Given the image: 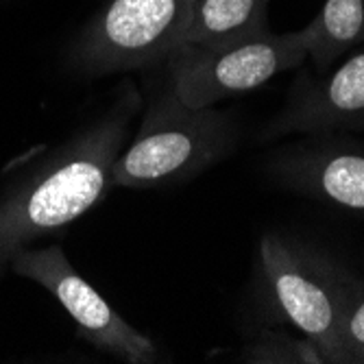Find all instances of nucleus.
<instances>
[{
    "mask_svg": "<svg viewBox=\"0 0 364 364\" xmlns=\"http://www.w3.org/2000/svg\"><path fill=\"white\" fill-rule=\"evenodd\" d=\"M9 264L18 275L42 284L77 321L81 334L94 347L127 362L155 360V345L112 310L103 296L75 271L59 247L36 251L18 249L9 257Z\"/></svg>",
    "mask_w": 364,
    "mask_h": 364,
    "instance_id": "6",
    "label": "nucleus"
},
{
    "mask_svg": "<svg viewBox=\"0 0 364 364\" xmlns=\"http://www.w3.org/2000/svg\"><path fill=\"white\" fill-rule=\"evenodd\" d=\"M136 109L138 96L124 94L107 118L0 201V262L26 242L77 220L112 188V166Z\"/></svg>",
    "mask_w": 364,
    "mask_h": 364,
    "instance_id": "1",
    "label": "nucleus"
},
{
    "mask_svg": "<svg viewBox=\"0 0 364 364\" xmlns=\"http://www.w3.org/2000/svg\"><path fill=\"white\" fill-rule=\"evenodd\" d=\"M308 31V57L318 70H327L341 55L364 44V0H325Z\"/></svg>",
    "mask_w": 364,
    "mask_h": 364,
    "instance_id": "10",
    "label": "nucleus"
},
{
    "mask_svg": "<svg viewBox=\"0 0 364 364\" xmlns=\"http://www.w3.org/2000/svg\"><path fill=\"white\" fill-rule=\"evenodd\" d=\"M308 46L310 31L306 26L227 46L179 48L168 57L171 92L188 107H214L218 101L251 92L301 65Z\"/></svg>",
    "mask_w": 364,
    "mask_h": 364,
    "instance_id": "4",
    "label": "nucleus"
},
{
    "mask_svg": "<svg viewBox=\"0 0 364 364\" xmlns=\"http://www.w3.org/2000/svg\"><path fill=\"white\" fill-rule=\"evenodd\" d=\"M242 355L247 362H323L318 349L308 338L294 341L284 334L262 336Z\"/></svg>",
    "mask_w": 364,
    "mask_h": 364,
    "instance_id": "12",
    "label": "nucleus"
},
{
    "mask_svg": "<svg viewBox=\"0 0 364 364\" xmlns=\"http://www.w3.org/2000/svg\"><path fill=\"white\" fill-rule=\"evenodd\" d=\"M234 142L229 114L188 107L168 92L151 105L136 140L116 157L112 186L153 188L190 177L223 159Z\"/></svg>",
    "mask_w": 364,
    "mask_h": 364,
    "instance_id": "2",
    "label": "nucleus"
},
{
    "mask_svg": "<svg viewBox=\"0 0 364 364\" xmlns=\"http://www.w3.org/2000/svg\"><path fill=\"white\" fill-rule=\"evenodd\" d=\"M275 177L290 190L364 214V151L338 144H306L273 161Z\"/></svg>",
    "mask_w": 364,
    "mask_h": 364,
    "instance_id": "8",
    "label": "nucleus"
},
{
    "mask_svg": "<svg viewBox=\"0 0 364 364\" xmlns=\"http://www.w3.org/2000/svg\"><path fill=\"white\" fill-rule=\"evenodd\" d=\"M338 353L341 362L364 364V279H355L343 310L338 325Z\"/></svg>",
    "mask_w": 364,
    "mask_h": 364,
    "instance_id": "11",
    "label": "nucleus"
},
{
    "mask_svg": "<svg viewBox=\"0 0 364 364\" xmlns=\"http://www.w3.org/2000/svg\"><path fill=\"white\" fill-rule=\"evenodd\" d=\"M194 0H112L85 28L77 61L105 75L144 68L181 46Z\"/></svg>",
    "mask_w": 364,
    "mask_h": 364,
    "instance_id": "5",
    "label": "nucleus"
},
{
    "mask_svg": "<svg viewBox=\"0 0 364 364\" xmlns=\"http://www.w3.org/2000/svg\"><path fill=\"white\" fill-rule=\"evenodd\" d=\"M364 129V48L318 81H301L286 109L269 124L267 138Z\"/></svg>",
    "mask_w": 364,
    "mask_h": 364,
    "instance_id": "7",
    "label": "nucleus"
},
{
    "mask_svg": "<svg viewBox=\"0 0 364 364\" xmlns=\"http://www.w3.org/2000/svg\"><path fill=\"white\" fill-rule=\"evenodd\" d=\"M259 259L282 314L318 349L323 362H341L338 325L358 277L316 249L284 236H264Z\"/></svg>",
    "mask_w": 364,
    "mask_h": 364,
    "instance_id": "3",
    "label": "nucleus"
},
{
    "mask_svg": "<svg viewBox=\"0 0 364 364\" xmlns=\"http://www.w3.org/2000/svg\"><path fill=\"white\" fill-rule=\"evenodd\" d=\"M269 3L271 0H194L179 48H214L269 36L273 33Z\"/></svg>",
    "mask_w": 364,
    "mask_h": 364,
    "instance_id": "9",
    "label": "nucleus"
}]
</instances>
